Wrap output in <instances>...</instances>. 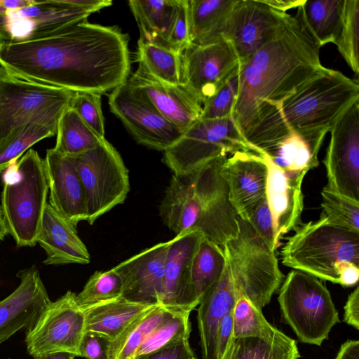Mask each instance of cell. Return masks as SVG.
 Returning <instances> with one entry per match:
<instances>
[{
	"label": "cell",
	"instance_id": "c3c4849f",
	"mask_svg": "<svg viewBox=\"0 0 359 359\" xmlns=\"http://www.w3.org/2000/svg\"><path fill=\"white\" fill-rule=\"evenodd\" d=\"M233 310L229 311L219 323L216 340V359H222L233 339Z\"/></svg>",
	"mask_w": 359,
	"mask_h": 359
},
{
	"label": "cell",
	"instance_id": "277c9868",
	"mask_svg": "<svg viewBox=\"0 0 359 359\" xmlns=\"http://www.w3.org/2000/svg\"><path fill=\"white\" fill-rule=\"evenodd\" d=\"M217 157L183 175H173L161 203V217L176 236L198 231L224 250L238 233V215Z\"/></svg>",
	"mask_w": 359,
	"mask_h": 359
},
{
	"label": "cell",
	"instance_id": "8992f818",
	"mask_svg": "<svg viewBox=\"0 0 359 359\" xmlns=\"http://www.w3.org/2000/svg\"><path fill=\"white\" fill-rule=\"evenodd\" d=\"M4 172L1 207L8 233L18 247L34 246L48 191L43 158L29 149Z\"/></svg>",
	"mask_w": 359,
	"mask_h": 359
},
{
	"label": "cell",
	"instance_id": "30bf717a",
	"mask_svg": "<svg viewBox=\"0 0 359 359\" xmlns=\"http://www.w3.org/2000/svg\"><path fill=\"white\" fill-rule=\"evenodd\" d=\"M238 151L257 154L245 140L232 116L200 118L163 151V162L173 175H183L217 157Z\"/></svg>",
	"mask_w": 359,
	"mask_h": 359
},
{
	"label": "cell",
	"instance_id": "44dd1931",
	"mask_svg": "<svg viewBox=\"0 0 359 359\" xmlns=\"http://www.w3.org/2000/svg\"><path fill=\"white\" fill-rule=\"evenodd\" d=\"M268 168L266 197L271 212L276 250L284 236L299 225L304 209L302 186L306 173L289 172L261 154Z\"/></svg>",
	"mask_w": 359,
	"mask_h": 359
},
{
	"label": "cell",
	"instance_id": "ac0fdd59",
	"mask_svg": "<svg viewBox=\"0 0 359 359\" xmlns=\"http://www.w3.org/2000/svg\"><path fill=\"white\" fill-rule=\"evenodd\" d=\"M220 172L237 215L248 221L266 196L268 168L265 161L259 154L238 151L226 158Z\"/></svg>",
	"mask_w": 359,
	"mask_h": 359
},
{
	"label": "cell",
	"instance_id": "4316f807",
	"mask_svg": "<svg viewBox=\"0 0 359 359\" xmlns=\"http://www.w3.org/2000/svg\"><path fill=\"white\" fill-rule=\"evenodd\" d=\"M238 0H188L190 43L206 45L224 39Z\"/></svg>",
	"mask_w": 359,
	"mask_h": 359
},
{
	"label": "cell",
	"instance_id": "d6a6232c",
	"mask_svg": "<svg viewBox=\"0 0 359 359\" xmlns=\"http://www.w3.org/2000/svg\"><path fill=\"white\" fill-rule=\"evenodd\" d=\"M56 135L53 149L69 157H75L89 151L106 140L88 127L71 107L61 115Z\"/></svg>",
	"mask_w": 359,
	"mask_h": 359
},
{
	"label": "cell",
	"instance_id": "e575fe53",
	"mask_svg": "<svg viewBox=\"0 0 359 359\" xmlns=\"http://www.w3.org/2000/svg\"><path fill=\"white\" fill-rule=\"evenodd\" d=\"M190 313L187 311L167 308L162 320L139 347L133 359L189 340L191 330Z\"/></svg>",
	"mask_w": 359,
	"mask_h": 359
},
{
	"label": "cell",
	"instance_id": "d6986e66",
	"mask_svg": "<svg viewBox=\"0 0 359 359\" xmlns=\"http://www.w3.org/2000/svg\"><path fill=\"white\" fill-rule=\"evenodd\" d=\"M169 243L170 241L158 243L113 268L122 281V297L144 305H161Z\"/></svg>",
	"mask_w": 359,
	"mask_h": 359
},
{
	"label": "cell",
	"instance_id": "f907efd6",
	"mask_svg": "<svg viewBox=\"0 0 359 359\" xmlns=\"http://www.w3.org/2000/svg\"><path fill=\"white\" fill-rule=\"evenodd\" d=\"M344 320L348 325L359 330V287L352 292L344 306Z\"/></svg>",
	"mask_w": 359,
	"mask_h": 359
},
{
	"label": "cell",
	"instance_id": "6f0895ef",
	"mask_svg": "<svg viewBox=\"0 0 359 359\" xmlns=\"http://www.w3.org/2000/svg\"><path fill=\"white\" fill-rule=\"evenodd\" d=\"M234 339V338H233ZM233 339L231 343L229 348L222 359H236L235 358V353H234V345H233Z\"/></svg>",
	"mask_w": 359,
	"mask_h": 359
},
{
	"label": "cell",
	"instance_id": "74e56055",
	"mask_svg": "<svg viewBox=\"0 0 359 359\" xmlns=\"http://www.w3.org/2000/svg\"><path fill=\"white\" fill-rule=\"evenodd\" d=\"M57 124L33 121L24 126L0 149V173L18 161L34 144L56 135Z\"/></svg>",
	"mask_w": 359,
	"mask_h": 359
},
{
	"label": "cell",
	"instance_id": "9a60e30c",
	"mask_svg": "<svg viewBox=\"0 0 359 359\" xmlns=\"http://www.w3.org/2000/svg\"><path fill=\"white\" fill-rule=\"evenodd\" d=\"M330 133L323 160L326 186L359 202V100L341 116Z\"/></svg>",
	"mask_w": 359,
	"mask_h": 359
},
{
	"label": "cell",
	"instance_id": "94428289",
	"mask_svg": "<svg viewBox=\"0 0 359 359\" xmlns=\"http://www.w3.org/2000/svg\"><path fill=\"white\" fill-rule=\"evenodd\" d=\"M8 359H11V358H8Z\"/></svg>",
	"mask_w": 359,
	"mask_h": 359
},
{
	"label": "cell",
	"instance_id": "4dcf8cb0",
	"mask_svg": "<svg viewBox=\"0 0 359 359\" xmlns=\"http://www.w3.org/2000/svg\"><path fill=\"white\" fill-rule=\"evenodd\" d=\"M236 359H298L297 341L272 327L260 337L234 338Z\"/></svg>",
	"mask_w": 359,
	"mask_h": 359
},
{
	"label": "cell",
	"instance_id": "5b68a950",
	"mask_svg": "<svg viewBox=\"0 0 359 359\" xmlns=\"http://www.w3.org/2000/svg\"><path fill=\"white\" fill-rule=\"evenodd\" d=\"M280 255L285 266L339 284V263L359 266V231L339 226L320 216L317 221L299 225L287 238Z\"/></svg>",
	"mask_w": 359,
	"mask_h": 359
},
{
	"label": "cell",
	"instance_id": "5bb4252c",
	"mask_svg": "<svg viewBox=\"0 0 359 359\" xmlns=\"http://www.w3.org/2000/svg\"><path fill=\"white\" fill-rule=\"evenodd\" d=\"M90 11L67 0L36 1L0 14V43H19L45 39L87 20Z\"/></svg>",
	"mask_w": 359,
	"mask_h": 359
},
{
	"label": "cell",
	"instance_id": "52a82bcc",
	"mask_svg": "<svg viewBox=\"0 0 359 359\" xmlns=\"http://www.w3.org/2000/svg\"><path fill=\"white\" fill-rule=\"evenodd\" d=\"M76 93L19 78L0 65V149L29 123H58Z\"/></svg>",
	"mask_w": 359,
	"mask_h": 359
},
{
	"label": "cell",
	"instance_id": "8fae6325",
	"mask_svg": "<svg viewBox=\"0 0 359 359\" xmlns=\"http://www.w3.org/2000/svg\"><path fill=\"white\" fill-rule=\"evenodd\" d=\"M72 158L83 188L86 221L92 225L125 201L130 191L128 170L119 153L107 140Z\"/></svg>",
	"mask_w": 359,
	"mask_h": 359
},
{
	"label": "cell",
	"instance_id": "2e32d148",
	"mask_svg": "<svg viewBox=\"0 0 359 359\" xmlns=\"http://www.w3.org/2000/svg\"><path fill=\"white\" fill-rule=\"evenodd\" d=\"M182 63L183 83L203 104L239 66L236 52L225 39L201 46L190 43L182 53Z\"/></svg>",
	"mask_w": 359,
	"mask_h": 359
},
{
	"label": "cell",
	"instance_id": "4fadbf2b",
	"mask_svg": "<svg viewBox=\"0 0 359 359\" xmlns=\"http://www.w3.org/2000/svg\"><path fill=\"white\" fill-rule=\"evenodd\" d=\"M85 331L84 312L76 302V294L67 291L56 301H50L26 329L27 351L32 357L59 351L80 356L79 346Z\"/></svg>",
	"mask_w": 359,
	"mask_h": 359
},
{
	"label": "cell",
	"instance_id": "836d02e7",
	"mask_svg": "<svg viewBox=\"0 0 359 359\" xmlns=\"http://www.w3.org/2000/svg\"><path fill=\"white\" fill-rule=\"evenodd\" d=\"M226 263L224 250L203 238L194 255L191 272V285L196 303L202 298L222 276Z\"/></svg>",
	"mask_w": 359,
	"mask_h": 359
},
{
	"label": "cell",
	"instance_id": "d590c367",
	"mask_svg": "<svg viewBox=\"0 0 359 359\" xmlns=\"http://www.w3.org/2000/svg\"><path fill=\"white\" fill-rule=\"evenodd\" d=\"M345 0H305L306 22L320 46L334 43L342 19Z\"/></svg>",
	"mask_w": 359,
	"mask_h": 359
},
{
	"label": "cell",
	"instance_id": "7c38bea8",
	"mask_svg": "<svg viewBox=\"0 0 359 359\" xmlns=\"http://www.w3.org/2000/svg\"><path fill=\"white\" fill-rule=\"evenodd\" d=\"M109 105L135 140L151 149L164 151L183 133L160 113L144 91L128 79L111 90Z\"/></svg>",
	"mask_w": 359,
	"mask_h": 359
},
{
	"label": "cell",
	"instance_id": "ba28073f",
	"mask_svg": "<svg viewBox=\"0 0 359 359\" xmlns=\"http://www.w3.org/2000/svg\"><path fill=\"white\" fill-rule=\"evenodd\" d=\"M278 301L285 322L299 340L320 346L339 322L331 294L318 278L299 270L288 273Z\"/></svg>",
	"mask_w": 359,
	"mask_h": 359
},
{
	"label": "cell",
	"instance_id": "ab89813d",
	"mask_svg": "<svg viewBox=\"0 0 359 359\" xmlns=\"http://www.w3.org/2000/svg\"><path fill=\"white\" fill-rule=\"evenodd\" d=\"M121 294V279L117 272L111 269L106 271H95L83 290L76 294V300L80 308L84 309L118 298Z\"/></svg>",
	"mask_w": 359,
	"mask_h": 359
},
{
	"label": "cell",
	"instance_id": "b9f144b4",
	"mask_svg": "<svg viewBox=\"0 0 359 359\" xmlns=\"http://www.w3.org/2000/svg\"><path fill=\"white\" fill-rule=\"evenodd\" d=\"M272 325L247 297L239 294L233 310V337L245 338L266 334Z\"/></svg>",
	"mask_w": 359,
	"mask_h": 359
},
{
	"label": "cell",
	"instance_id": "680465c9",
	"mask_svg": "<svg viewBox=\"0 0 359 359\" xmlns=\"http://www.w3.org/2000/svg\"><path fill=\"white\" fill-rule=\"evenodd\" d=\"M6 8L4 4V0H0V14H2L6 11Z\"/></svg>",
	"mask_w": 359,
	"mask_h": 359
},
{
	"label": "cell",
	"instance_id": "816d5d0a",
	"mask_svg": "<svg viewBox=\"0 0 359 359\" xmlns=\"http://www.w3.org/2000/svg\"><path fill=\"white\" fill-rule=\"evenodd\" d=\"M339 284L344 287L356 285L359 279V266L349 262H340L337 265Z\"/></svg>",
	"mask_w": 359,
	"mask_h": 359
},
{
	"label": "cell",
	"instance_id": "484cf974",
	"mask_svg": "<svg viewBox=\"0 0 359 359\" xmlns=\"http://www.w3.org/2000/svg\"><path fill=\"white\" fill-rule=\"evenodd\" d=\"M238 295L226 258L222 276L202 298L197 309L203 359H216V340L219 323L222 318L233 309Z\"/></svg>",
	"mask_w": 359,
	"mask_h": 359
},
{
	"label": "cell",
	"instance_id": "83f0119b",
	"mask_svg": "<svg viewBox=\"0 0 359 359\" xmlns=\"http://www.w3.org/2000/svg\"><path fill=\"white\" fill-rule=\"evenodd\" d=\"M325 137L290 133L262 154L283 171L306 173L318 165V154Z\"/></svg>",
	"mask_w": 359,
	"mask_h": 359
},
{
	"label": "cell",
	"instance_id": "1f68e13d",
	"mask_svg": "<svg viewBox=\"0 0 359 359\" xmlns=\"http://www.w3.org/2000/svg\"><path fill=\"white\" fill-rule=\"evenodd\" d=\"M137 57V68L155 80L170 85L183 83L182 53L139 39Z\"/></svg>",
	"mask_w": 359,
	"mask_h": 359
},
{
	"label": "cell",
	"instance_id": "9c48e42d",
	"mask_svg": "<svg viewBox=\"0 0 359 359\" xmlns=\"http://www.w3.org/2000/svg\"><path fill=\"white\" fill-rule=\"evenodd\" d=\"M238 294L259 309L269 304L284 276L278 258L247 220L238 216V233L224 248Z\"/></svg>",
	"mask_w": 359,
	"mask_h": 359
},
{
	"label": "cell",
	"instance_id": "7402d4cb",
	"mask_svg": "<svg viewBox=\"0 0 359 359\" xmlns=\"http://www.w3.org/2000/svg\"><path fill=\"white\" fill-rule=\"evenodd\" d=\"M18 287L0 301V344L21 329H27L50 302L36 266L21 270Z\"/></svg>",
	"mask_w": 359,
	"mask_h": 359
},
{
	"label": "cell",
	"instance_id": "f35d334b",
	"mask_svg": "<svg viewBox=\"0 0 359 359\" xmlns=\"http://www.w3.org/2000/svg\"><path fill=\"white\" fill-rule=\"evenodd\" d=\"M352 71L359 73V0H345L341 22L334 43Z\"/></svg>",
	"mask_w": 359,
	"mask_h": 359
},
{
	"label": "cell",
	"instance_id": "60d3db41",
	"mask_svg": "<svg viewBox=\"0 0 359 359\" xmlns=\"http://www.w3.org/2000/svg\"><path fill=\"white\" fill-rule=\"evenodd\" d=\"M320 216L339 226L359 231V202L345 197L325 186L321 191Z\"/></svg>",
	"mask_w": 359,
	"mask_h": 359
},
{
	"label": "cell",
	"instance_id": "e0dca14e",
	"mask_svg": "<svg viewBox=\"0 0 359 359\" xmlns=\"http://www.w3.org/2000/svg\"><path fill=\"white\" fill-rule=\"evenodd\" d=\"M286 13L273 9L263 0L237 1L223 38L232 46L239 63L273 36Z\"/></svg>",
	"mask_w": 359,
	"mask_h": 359
},
{
	"label": "cell",
	"instance_id": "3957f363",
	"mask_svg": "<svg viewBox=\"0 0 359 359\" xmlns=\"http://www.w3.org/2000/svg\"><path fill=\"white\" fill-rule=\"evenodd\" d=\"M359 100V83L325 67L259 120L245 139L258 154L290 133L326 136Z\"/></svg>",
	"mask_w": 359,
	"mask_h": 359
},
{
	"label": "cell",
	"instance_id": "603a6c76",
	"mask_svg": "<svg viewBox=\"0 0 359 359\" xmlns=\"http://www.w3.org/2000/svg\"><path fill=\"white\" fill-rule=\"evenodd\" d=\"M43 161L50 190L48 203L76 226L86 221V212L83 188L74 158L52 148L46 150Z\"/></svg>",
	"mask_w": 359,
	"mask_h": 359
},
{
	"label": "cell",
	"instance_id": "f1b7e54d",
	"mask_svg": "<svg viewBox=\"0 0 359 359\" xmlns=\"http://www.w3.org/2000/svg\"><path fill=\"white\" fill-rule=\"evenodd\" d=\"M151 306L128 301L121 296L95 304L83 309L85 329L102 333L113 340Z\"/></svg>",
	"mask_w": 359,
	"mask_h": 359
},
{
	"label": "cell",
	"instance_id": "7bdbcfd3",
	"mask_svg": "<svg viewBox=\"0 0 359 359\" xmlns=\"http://www.w3.org/2000/svg\"><path fill=\"white\" fill-rule=\"evenodd\" d=\"M239 89V66L217 91L203 104L201 119L232 116Z\"/></svg>",
	"mask_w": 359,
	"mask_h": 359
},
{
	"label": "cell",
	"instance_id": "6da1fadb",
	"mask_svg": "<svg viewBox=\"0 0 359 359\" xmlns=\"http://www.w3.org/2000/svg\"><path fill=\"white\" fill-rule=\"evenodd\" d=\"M0 65L21 79L102 95L128 79V38L117 27L84 20L45 39L0 43Z\"/></svg>",
	"mask_w": 359,
	"mask_h": 359
},
{
	"label": "cell",
	"instance_id": "db71d44e",
	"mask_svg": "<svg viewBox=\"0 0 359 359\" xmlns=\"http://www.w3.org/2000/svg\"><path fill=\"white\" fill-rule=\"evenodd\" d=\"M263 1L277 11L287 13L288 10L297 8L303 5L305 0H263Z\"/></svg>",
	"mask_w": 359,
	"mask_h": 359
},
{
	"label": "cell",
	"instance_id": "8d00e7d4",
	"mask_svg": "<svg viewBox=\"0 0 359 359\" xmlns=\"http://www.w3.org/2000/svg\"><path fill=\"white\" fill-rule=\"evenodd\" d=\"M166 311V307L155 305L135 319L112 340L110 358L133 359L137 350L162 320Z\"/></svg>",
	"mask_w": 359,
	"mask_h": 359
},
{
	"label": "cell",
	"instance_id": "91938a15",
	"mask_svg": "<svg viewBox=\"0 0 359 359\" xmlns=\"http://www.w3.org/2000/svg\"><path fill=\"white\" fill-rule=\"evenodd\" d=\"M191 359H196V358H195V356H194V357L191 358Z\"/></svg>",
	"mask_w": 359,
	"mask_h": 359
},
{
	"label": "cell",
	"instance_id": "11a10c76",
	"mask_svg": "<svg viewBox=\"0 0 359 359\" xmlns=\"http://www.w3.org/2000/svg\"><path fill=\"white\" fill-rule=\"evenodd\" d=\"M76 355L69 352L59 351L33 356V359H74Z\"/></svg>",
	"mask_w": 359,
	"mask_h": 359
},
{
	"label": "cell",
	"instance_id": "7a4b0ae2",
	"mask_svg": "<svg viewBox=\"0 0 359 359\" xmlns=\"http://www.w3.org/2000/svg\"><path fill=\"white\" fill-rule=\"evenodd\" d=\"M302 6L293 15L287 13L273 36L239 63L232 118L244 138L259 120L324 68L321 46L306 22Z\"/></svg>",
	"mask_w": 359,
	"mask_h": 359
},
{
	"label": "cell",
	"instance_id": "9f6ffc18",
	"mask_svg": "<svg viewBox=\"0 0 359 359\" xmlns=\"http://www.w3.org/2000/svg\"><path fill=\"white\" fill-rule=\"evenodd\" d=\"M8 233V228L5 222L2 208L0 205V241L3 240Z\"/></svg>",
	"mask_w": 359,
	"mask_h": 359
},
{
	"label": "cell",
	"instance_id": "f6af8a7d",
	"mask_svg": "<svg viewBox=\"0 0 359 359\" xmlns=\"http://www.w3.org/2000/svg\"><path fill=\"white\" fill-rule=\"evenodd\" d=\"M190 44L188 0H178L175 18L168 37V46L182 53Z\"/></svg>",
	"mask_w": 359,
	"mask_h": 359
},
{
	"label": "cell",
	"instance_id": "681fc988",
	"mask_svg": "<svg viewBox=\"0 0 359 359\" xmlns=\"http://www.w3.org/2000/svg\"><path fill=\"white\" fill-rule=\"evenodd\" d=\"M189 340L134 359H191L194 357Z\"/></svg>",
	"mask_w": 359,
	"mask_h": 359
},
{
	"label": "cell",
	"instance_id": "d4e9b609",
	"mask_svg": "<svg viewBox=\"0 0 359 359\" xmlns=\"http://www.w3.org/2000/svg\"><path fill=\"white\" fill-rule=\"evenodd\" d=\"M36 243L45 250L46 265L87 264L90 257L78 236L76 226L60 215L47 203Z\"/></svg>",
	"mask_w": 359,
	"mask_h": 359
},
{
	"label": "cell",
	"instance_id": "f546056e",
	"mask_svg": "<svg viewBox=\"0 0 359 359\" xmlns=\"http://www.w3.org/2000/svg\"><path fill=\"white\" fill-rule=\"evenodd\" d=\"M128 3L140 29V39L168 47L167 40L178 0H130Z\"/></svg>",
	"mask_w": 359,
	"mask_h": 359
},
{
	"label": "cell",
	"instance_id": "ee69618b",
	"mask_svg": "<svg viewBox=\"0 0 359 359\" xmlns=\"http://www.w3.org/2000/svg\"><path fill=\"white\" fill-rule=\"evenodd\" d=\"M70 107L95 133L104 137V120L101 106V95L95 93L76 92Z\"/></svg>",
	"mask_w": 359,
	"mask_h": 359
},
{
	"label": "cell",
	"instance_id": "ffe728a7",
	"mask_svg": "<svg viewBox=\"0 0 359 359\" xmlns=\"http://www.w3.org/2000/svg\"><path fill=\"white\" fill-rule=\"evenodd\" d=\"M203 236L190 231L170 241L164 266L160 304L191 312L196 303L191 285V266Z\"/></svg>",
	"mask_w": 359,
	"mask_h": 359
},
{
	"label": "cell",
	"instance_id": "7dc6e473",
	"mask_svg": "<svg viewBox=\"0 0 359 359\" xmlns=\"http://www.w3.org/2000/svg\"><path fill=\"white\" fill-rule=\"evenodd\" d=\"M248 221L269 247L276 252L272 218L266 196L254 210Z\"/></svg>",
	"mask_w": 359,
	"mask_h": 359
},
{
	"label": "cell",
	"instance_id": "f5cc1de1",
	"mask_svg": "<svg viewBox=\"0 0 359 359\" xmlns=\"http://www.w3.org/2000/svg\"><path fill=\"white\" fill-rule=\"evenodd\" d=\"M334 359H359V341L347 340L341 344Z\"/></svg>",
	"mask_w": 359,
	"mask_h": 359
},
{
	"label": "cell",
	"instance_id": "bcb514c9",
	"mask_svg": "<svg viewBox=\"0 0 359 359\" xmlns=\"http://www.w3.org/2000/svg\"><path fill=\"white\" fill-rule=\"evenodd\" d=\"M111 341L112 339L102 333L86 330L79 346L80 357L86 359H111Z\"/></svg>",
	"mask_w": 359,
	"mask_h": 359
},
{
	"label": "cell",
	"instance_id": "cb8c5ba5",
	"mask_svg": "<svg viewBox=\"0 0 359 359\" xmlns=\"http://www.w3.org/2000/svg\"><path fill=\"white\" fill-rule=\"evenodd\" d=\"M128 80L144 91L170 122L183 133L201 118L203 102L185 84H166L137 68Z\"/></svg>",
	"mask_w": 359,
	"mask_h": 359
}]
</instances>
